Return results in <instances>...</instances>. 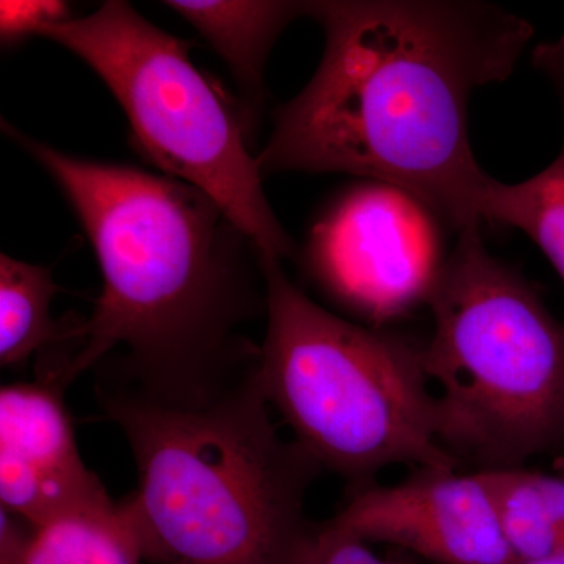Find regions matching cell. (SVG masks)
Wrapping results in <instances>:
<instances>
[{
  "label": "cell",
  "instance_id": "cell-3",
  "mask_svg": "<svg viewBox=\"0 0 564 564\" xmlns=\"http://www.w3.org/2000/svg\"><path fill=\"white\" fill-rule=\"evenodd\" d=\"M256 359L199 391H151L110 377L96 389L135 459L139 488L122 503L144 560L300 564L315 527L304 500L322 469L278 433Z\"/></svg>",
  "mask_w": 564,
  "mask_h": 564
},
{
  "label": "cell",
  "instance_id": "cell-19",
  "mask_svg": "<svg viewBox=\"0 0 564 564\" xmlns=\"http://www.w3.org/2000/svg\"><path fill=\"white\" fill-rule=\"evenodd\" d=\"M563 469H564V464H563Z\"/></svg>",
  "mask_w": 564,
  "mask_h": 564
},
{
  "label": "cell",
  "instance_id": "cell-7",
  "mask_svg": "<svg viewBox=\"0 0 564 564\" xmlns=\"http://www.w3.org/2000/svg\"><path fill=\"white\" fill-rule=\"evenodd\" d=\"M445 261L440 218L402 188L373 181L337 196L304 250L318 289L375 328L426 307Z\"/></svg>",
  "mask_w": 564,
  "mask_h": 564
},
{
  "label": "cell",
  "instance_id": "cell-8",
  "mask_svg": "<svg viewBox=\"0 0 564 564\" xmlns=\"http://www.w3.org/2000/svg\"><path fill=\"white\" fill-rule=\"evenodd\" d=\"M329 522L437 564L516 562L484 470L421 467L397 484L358 486Z\"/></svg>",
  "mask_w": 564,
  "mask_h": 564
},
{
  "label": "cell",
  "instance_id": "cell-5",
  "mask_svg": "<svg viewBox=\"0 0 564 564\" xmlns=\"http://www.w3.org/2000/svg\"><path fill=\"white\" fill-rule=\"evenodd\" d=\"M426 307L437 440L458 466H524L564 447V323L494 258L481 225L459 231Z\"/></svg>",
  "mask_w": 564,
  "mask_h": 564
},
{
  "label": "cell",
  "instance_id": "cell-9",
  "mask_svg": "<svg viewBox=\"0 0 564 564\" xmlns=\"http://www.w3.org/2000/svg\"><path fill=\"white\" fill-rule=\"evenodd\" d=\"M65 391L39 375L0 391V502L35 530L113 505L82 459Z\"/></svg>",
  "mask_w": 564,
  "mask_h": 564
},
{
  "label": "cell",
  "instance_id": "cell-15",
  "mask_svg": "<svg viewBox=\"0 0 564 564\" xmlns=\"http://www.w3.org/2000/svg\"><path fill=\"white\" fill-rule=\"evenodd\" d=\"M69 6L61 0H2L0 2V36L3 46H14L33 35H41L47 25L69 20Z\"/></svg>",
  "mask_w": 564,
  "mask_h": 564
},
{
  "label": "cell",
  "instance_id": "cell-12",
  "mask_svg": "<svg viewBox=\"0 0 564 564\" xmlns=\"http://www.w3.org/2000/svg\"><path fill=\"white\" fill-rule=\"evenodd\" d=\"M61 288L50 269L0 256V362L21 366L33 352L76 348L80 318L62 321L51 315V303Z\"/></svg>",
  "mask_w": 564,
  "mask_h": 564
},
{
  "label": "cell",
  "instance_id": "cell-6",
  "mask_svg": "<svg viewBox=\"0 0 564 564\" xmlns=\"http://www.w3.org/2000/svg\"><path fill=\"white\" fill-rule=\"evenodd\" d=\"M40 36L73 52L128 115L133 143L165 176L218 204L259 256L295 258L296 247L262 188L258 158L228 98L192 63L191 41L155 28L121 0Z\"/></svg>",
  "mask_w": 564,
  "mask_h": 564
},
{
  "label": "cell",
  "instance_id": "cell-16",
  "mask_svg": "<svg viewBox=\"0 0 564 564\" xmlns=\"http://www.w3.org/2000/svg\"><path fill=\"white\" fill-rule=\"evenodd\" d=\"M300 564H392L378 556L369 543L326 522L315 525Z\"/></svg>",
  "mask_w": 564,
  "mask_h": 564
},
{
  "label": "cell",
  "instance_id": "cell-4",
  "mask_svg": "<svg viewBox=\"0 0 564 564\" xmlns=\"http://www.w3.org/2000/svg\"><path fill=\"white\" fill-rule=\"evenodd\" d=\"M267 332L256 373L270 406L321 469L358 486L392 466L459 469L437 440L423 344L345 321L259 256Z\"/></svg>",
  "mask_w": 564,
  "mask_h": 564
},
{
  "label": "cell",
  "instance_id": "cell-17",
  "mask_svg": "<svg viewBox=\"0 0 564 564\" xmlns=\"http://www.w3.org/2000/svg\"><path fill=\"white\" fill-rule=\"evenodd\" d=\"M35 529L9 511H0V564H21Z\"/></svg>",
  "mask_w": 564,
  "mask_h": 564
},
{
  "label": "cell",
  "instance_id": "cell-2",
  "mask_svg": "<svg viewBox=\"0 0 564 564\" xmlns=\"http://www.w3.org/2000/svg\"><path fill=\"white\" fill-rule=\"evenodd\" d=\"M2 129L65 193L104 280L76 350L41 367V377L66 389L122 347L110 378L185 392L254 361L259 347L239 328L254 303L250 252L258 250L214 199L165 174L85 161L9 122Z\"/></svg>",
  "mask_w": 564,
  "mask_h": 564
},
{
  "label": "cell",
  "instance_id": "cell-13",
  "mask_svg": "<svg viewBox=\"0 0 564 564\" xmlns=\"http://www.w3.org/2000/svg\"><path fill=\"white\" fill-rule=\"evenodd\" d=\"M484 473L516 562L543 558L564 549V473L552 475L524 466Z\"/></svg>",
  "mask_w": 564,
  "mask_h": 564
},
{
  "label": "cell",
  "instance_id": "cell-18",
  "mask_svg": "<svg viewBox=\"0 0 564 564\" xmlns=\"http://www.w3.org/2000/svg\"><path fill=\"white\" fill-rule=\"evenodd\" d=\"M511 564H564V549L555 552V554L543 556V558L518 560V562Z\"/></svg>",
  "mask_w": 564,
  "mask_h": 564
},
{
  "label": "cell",
  "instance_id": "cell-11",
  "mask_svg": "<svg viewBox=\"0 0 564 564\" xmlns=\"http://www.w3.org/2000/svg\"><path fill=\"white\" fill-rule=\"evenodd\" d=\"M534 68L554 87L563 120V141L555 161L519 184L492 180L486 192L484 221L525 232L564 282V36L533 52Z\"/></svg>",
  "mask_w": 564,
  "mask_h": 564
},
{
  "label": "cell",
  "instance_id": "cell-10",
  "mask_svg": "<svg viewBox=\"0 0 564 564\" xmlns=\"http://www.w3.org/2000/svg\"><path fill=\"white\" fill-rule=\"evenodd\" d=\"M163 6L202 33L231 69L252 110L262 106L263 69L274 43L307 10V2L285 0H172Z\"/></svg>",
  "mask_w": 564,
  "mask_h": 564
},
{
  "label": "cell",
  "instance_id": "cell-14",
  "mask_svg": "<svg viewBox=\"0 0 564 564\" xmlns=\"http://www.w3.org/2000/svg\"><path fill=\"white\" fill-rule=\"evenodd\" d=\"M143 560L128 508L113 503L36 529L21 564H140Z\"/></svg>",
  "mask_w": 564,
  "mask_h": 564
},
{
  "label": "cell",
  "instance_id": "cell-1",
  "mask_svg": "<svg viewBox=\"0 0 564 564\" xmlns=\"http://www.w3.org/2000/svg\"><path fill=\"white\" fill-rule=\"evenodd\" d=\"M321 65L274 111L262 176L347 173L410 193L456 231L484 223L492 177L475 161L467 109L513 73L529 22L470 0H315Z\"/></svg>",
  "mask_w": 564,
  "mask_h": 564
}]
</instances>
